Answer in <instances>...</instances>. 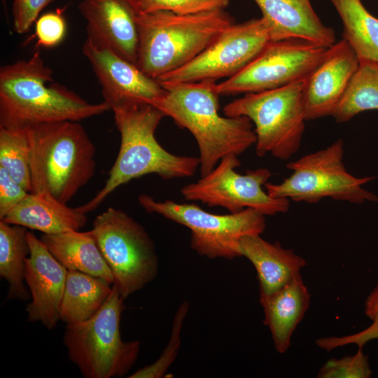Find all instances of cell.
I'll use <instances>...</instances> for the list:
<instances>
[{
    "label": "cell",
    "mask_w": 378,
    "mask_h": 378,
    "mask_svg": "<svg viewBox=\"0 0 378 378\" xmlns=\"http://www.w3.org/2000/svg\"><path fill=\"white\" fill-rule=\"evenodd\" d=\"M111 110L92 104L55 82L52 69L36 51L0 69V127L24 130L62 121H80Z\"/></svg>",
    "instance_id": "obj_1"
},
{
    "label": "cell",
    "mask_w": 378,
    "mask_h": 378,
    "mask_svg": "<svg viewBox=\"0 0 378 378\" xmlns=\"http://www.w3.org/2000/svg\"><path fill=\"white\" fill-rule=\"evenodd\" d=\"M216 84L202 81L162 85L164 94L152 104L192 134L199 148L201 176L211 172L225 156H238L256 141L249 118L219 114Z\"/></svg>",
    "instance_id": "obj_2"
},
{
    "label": "cell",
    "mask_w": 378,
    "mask_h": 378,
    "mask_svg": "<svg viewBox=\"0 0 378 378\" xmlns=\"http://www.w3.org/2000/svg\"><path fill=\"white\" fill-rule=\"evenodd\" d=\"M120 135L117 158L104 187L78 209L88 214L97 209L117 188L150 174L169 180L193 176L200 167L198 158L176 155L157 141L155 131L164 114L144 102H125L113 106Z\"/></svg>",
    "instance_id": "obj_3"
},
{
    "label": "cell",
    "mask_w": 378,
    "mask_h": 378,
    "mask_svg": "<svg viewBox=\"0 0 378 378\" xmlns=\"http://www.w3.org/2000/svg\"><path fill=\"white\" fill-rule=\"evenodd\" d=\"M31 193H48L66 204L93 177L95 148L78 121L26 129Z\"/></svg>",
    "instance_id": "obj_4"
},
{
    "label": "cell",
    "mask_w": 378,
    "mask_h": 378,
    "mask_svg": "<svg viewBox=\"0 0 378 378\" xmlns=\"http://www.w3.org/2000/svg\"><path fill=\"white\" fill-rule=\"evenodd\" d=\"M234 23L224 10L187 15L142 12L136 65L158 80L192 61Z\"/></svg>",
    "instance_id": "obj_5"
},
{
    "label": "cell",
    "mask_w": 378,
    "mask_h": 378,
    "mask_svg": "<svg viewBox=\"0 0 378 378\" xmlns=\"http://www.w3.org/2000/svg\"><path fill=\"white\" fill-rule=\"evenodd\" d=\"M124 300L113 285L93 316L83 322L66 324L64 344L69 360L84 377H121L136 361L140 342H125L121 337Z\"/></svg>",
    "instance_id": "obj_6"
},
{
    "label": "cell",
    "mask_w": 378,
    "mask_h": 378,
    "mask_svg": "<svg viewBox=\"0 0 378 378\" xmlns=\"http://www.w3.org/2000/svg\"><path fill=\"white\" fill-rule=\"evenodd\" d=\"M304 79L286 86L244 94L223 107L225 115L246 116L255 126V153L288 160L299 149L306 120Z\"/></svg>",
    "instance_id": "obj_7"
},
{
    "label": "cell",
    "mask_w": 378,
    "mask_h": 378,
    "mask_svg": "<svg viewBox=\"0 0 378 378\" xmlns=\"http://www.w3.org/2000/svg\"><path fill=\"white\" fill-rule=\"evenodd\" d=\"M344 143L339 139L326 148L306 155L286 164L293 171L280 183L267 182L264 187L273 197L316 203L323 198L361 204L378 202V197L363 186L374 177L357 178L343 163Z\"/></svg>",
    "instance_id": "obj_8"
},
{
    "label": "cell",
    "mask_w": 378,
    "mask_h": 378,
    "mask_svg": "<svg viewBox=\"0 0 378 378\" xmlns=\"http://www.w3.org/2000/svg\"><path fill=\"white\" fill-rule=\"evenodd\" d=\"M91 232L111 270L113 285L125 300L155 278V244L127 214L109 207L95 218Z\"/></svg>",
    "instance_id": "obj_9"
},
{
    "label": "cell",
    "mask_w": 378,
    "mask_h": 378,
    "mask_svg": "<svg viewBox=\"0 0 378 378\" xmlns=\"http://www.w3.org/2000/svg\"><path fill=\"white\" fill-rule=\"evenodd\" d=\"M138 201L148 213L160 214L189 228L192 249L211 259L241 257L239 240L245 236L261 234L266 226L265 216L251 208L238 213L218 215L194 204L160 202L146 194L139 195Z\"/></svg>",
    "instance_id": "obj_10"
},
{
    "label": "cell",
    "mask_w": 378,
    "mask_h": 378,
    "mask_svg": "<svg viewBox=\"0 0 378 378\" xmlns=\"http://www.w3.org/2000/svg\"><path fill=\"white\" fill-rule=\"evenodd\" d=\"M270 41V29L262 18L234 23L192 61L157 80L166 85L230 78L249 64Z\"/></svg>",
    "instance_id": "obj_11"
},
{
    "label": "cell",
    "mask_w": 378,
    "mask_h": 378,
    "mask_svg": "<svg viewBox=\"0 0 378 378\" xmlns=\"http://www.w3.org/2000/svg\"><path fill=\"white\" fill-rule=\"evenodd\" d=\"M239 165L237 155L225 156L211 172L183 186L182 196L186 200L200 201L210 207H223L232 214L247 208L265 216L288 211V199L273 197L262 188L272 176L268 169L248 170L241 175L234 170Z\"/></svg>",
    "instance_id": "obj_12"
},
{
    "label": "cell",
    "mask_w": 378,
    "mask_h": 378,
    "mask_svg": "<svg viewBox=\"0 0 378 378\" xmlns=\"http://www.w3.org/2000/svg\"><path fill=\"white\" fill-rule=\"evenodd\" d=\"M328 48L300 38L270 41L242 71L216 84L219 95L248 94L282 88L305 79Z\"/></svg>",
    "instance_id": "obj_13"
},
{
    "label": "cell",
    "mask_w": 378,
    "mask_h": 378,
    "mask_svg": "<svg viewBox=\"0 0 378 378\" xmlns=\"http://www.w3.org/2000/svg\"><path fill=\"white\" fill-rule=\"evenodd\" d=\"M82 50L101 85L104 102L111 108L130 101L152 104L164 94L157 80L106 47L86 38Z\"/></svg>",
    "instance_id": "obj_14"
},
{
    "label": "cell",
    "mask_w": 378,
    "mask_h": 378,
    "mask_svg": "<svg viewBox=\"0 0 378 378\" xmlns=\"http://www.w3.org/2000/svg\"><path fill=\"white\" fill-rule=\"evenodd\" d=\"M78 10L87 38L136 64L142 13L138 0H83Z\"/></svg>",
    "instance_id": "obj_15"
},
{
    "label": "cell",
    "mask_w": 378,
    "mask_h": 378,
    "mask_svg": "<svg viewBox=\"0 0 378 378\" xmlns=\"http://www.w3.org/2000/svg\"><path fill=\"white\" fill-rule=\"evenodd\" d=\"M358 66V57L344 38L327 48L321 61L304 79L306 120L332 116Z\"/></svg>",
    "instance_id": "obj_16"
},
{
    "label": "cell",
    "mask_w": 378,
    "mask_h": 378,
    "mask_svg": "<svg viewBox=\"0 0 378 378\" xmlns=\"http://www.w3.org/2000/svg\"><path fill=\"white\" fill-rule=\"evenodd\" d=\"M27 238L30 253L26 260L24 281L31 298L26 307L27 320L52 330L60 320L68 270L32 232L27 231Z\"/></svg>",
    "instance_id": "obj_17"
},
{
    "label": "cell",
    "mask_w": 378,
    "mask_h": 378,
    "mask_svg": "<svg viewBox=\"0 0 378 378\" xmlns=\"http://www.w3.org/2000/svg\"><path fill=\"white\" fill-rule=\"evenodd\" d=\"M266 22L272 41L300 38L328 48L336 42L333 29L325 25L310 0H253Z\"/></svg>",
    "instance_id": "obj_18"
},
{
    "label": "cell",
    "mask_w": 378,
    "mask_h": 378,
    "mask_svg": "<svg viewBox=\"0 0 378 378\" xmlns=\"http://www.w3.org/2000/svg\"><path fill=\"white\" fill-rule=\"evenodd\" d=\"M240 256L246 258L254 266L259 281L260 298L279 290L306 265L305 260L279 242L270 243L260 234L248 235L239 241Z\"/></svg>",
    "instance_id": "obj_19"
},
{
    "label": "cell",
    "mask_w": 378,
    "mask_h": 378,
    "mask_svg": "<svg viewBox=\"0 0 378 378\" xmlns=\"http://www.w3.org/2000/svg\"><path fill=\"white\" fill-rule=\"evenodd\" d=\"M1 220L43 234H58L78 231L87 216L78 207L70 208L50 194L29 193Z\"/></svg>",
    "instance_id": "obj_20"
},
{
    "label": "cell",
    "mask_w": 378,
    "mask_h": 378,
    "mask_svg": "<svg viewBox=\"0 0 378 378\" xmlns=\"http://www.w3.org/2000/svg\"><path fill=\"white\" fill-rule=\"evenodd\" d=\"M260 302L265 313L264 324L270 330L274 346L279 353L284 354L309 306L310 295L300 273L272 294L260 297Z\"/></svg>",
    "instance_id": "obj_21"
},
{
    "label": "cell",
    "mask_w": 378,
    "mask_h": 378,
    "mask_svg": "<svg viewBox=\"0 0 378 378\" xmlns=\"http://www.w3.org/2000/svg\"><path fill=\"white\" fill-rule=\"evenodd\" d=\"M41 241L67 270H76L113 284V276L91 230L43 234Z\"/></svg>",
    "instance_id": "obj_22"
},
{
    "label": "cell",
    "mask_w": 378,
    "mask_h": 378,
    "mask_svg": "<svg viewBox=\"0 0 378 378\" xmlns=\"http://www.w3.org/2000/svg\"><path fill=\"white\" fill-rule=\"evenodd\" d=\"M104 279L76 270H68L60 305V320L66 324L93 316L108 297L112 287Z\"/></svg>",
    "instance_id": "obj_23"
},
{
    "label": "cell",
    "mask_w": 378,
    "mask_h": 378,
    "mask_svg": "<svg viewBox=\"0 0 378 378\" xmlns=\"http://www.w3.org/2000/svg\"><path fill=\"white\" fill-rule=\"evenodd\" d=\"M27 228L0 221V276L8 285L7 299H29L25 286L26 260L30 253Z\"/></svg>",
    "instance_id": "obj_24"
},
{
    "label": "cell",
    "mask_w": 378,
    "mask_h": 378,
    "mask_svg": "<svg viewBox=\"0 0 378 378\" xmlns=\"http://www.w3.org/2000/svg\"><path fill=\"white\" fill-rule=\"evenodd\" d=\"M343 24L342 36L360 60L378 62V18L361 0H329Z\"/></svg>",
    "instance_id": "obj_25"
},
{
    "label": "cell",
    "mask_w": 378,
    "mask_h": 378,
    "mask_svg": "<svg viewBox=\"0 0 378 378\" xmlns=\"http://www.w3.org/2000/svg\"><path fill=\"white\" fill-rule=\"evenodd\" d=\"M370 110H378V62L360 60L332 117L337 122H345Z\"/></svg>",
    "instance_id": "obj_26"
},
{
    "label": "cell",
    "mask_w": 378,
    "mask_h": 378,
    "mask_svg": "<svg viewBox=\"0 0 378 378\" xmlns=\"http://www.w3.org/2000/svg\"><path fill=\"white\" fill-rule=\"evenodd\" d=\"M30 150L26 129L12 130L0 127V166L31 193Z\"/></svg>",
    "instance_id": "obj_27"
},
{
    "label": "cell",
    "mask_w": 378,
    "mask_h": 378,
    "mask_svg": "<svg viewBox=\"0 0 378 378\" xmlns=\"http://www.w3.org/2000/svg\"><path fill=\"white\" fill-rule=\"evenodd\" d=\"M188 303L183 302L178 307L173 321L170 340L160 358L153 363L141 368L130 378H160L165 374L178 354L180 346V334L183 323L188 311Z\"/></svg>",
    "instance_id": "obj_28"
},
{
    "label": "cell",
    "mask_w": 378,
    "mask_h": 378,
    "mask_svg": "<svg viewBox=\"0 0 378 378\" xmlns=\"http://www.w3.org/2000/svg\"><path fill=\"white\" fill-rule=\"evenodd\" d=\"M232 0H138L144 13L170 11L176 14H194L224 10Z\"/></svg>",
    "instance_id": "obj_29"
},
{
    "label": "cell",
    "mask_w": 378,
    "mask_h": 378,
    "mask_svg": "<svg viewBox=\"0 0 378 378\" xmlns=\"http://www.w3.org/2000/svg\"><path fill=\"white\" fill-rule=\"evenodd\" d=\"M372 371L368 356L359 349L353 356L331 358L321 368L318 378H369Z\"/></svg>",
    "instance_id": "obj_30"
},
{
    "label": "cell",
    "mask_w": 378,
    "mask_h": 378,
    "mask_svg": "<svg viewBox=\"0 0 378 378\" xmlns=\"http://www.w3.org/2000/svg\"><path fill=\"white\" fill-rule=\"evenodd\" d=\"M35 23L38 45L45 48H53L64 39L66 25L65 20L59 12L45 13L38 18Z\"/></svg>",
    "instance_id": "obj_31"
},
{
    "label": "cell",
    "mask_w": 378,
    "mask_h": 378,
    "mask_svg": "<svg viewBox=\"0 0 378 378\" xmlns=\"http://www.w3.org/2000/svg\"><path fill=\"white\" fill-rule=\"evenodd\" d=\"M55 0H13V29L18 34L27 33L36 22L41 11Z\"/></svg>",
    "instance_id": "obj_32"
},
{
    "label": "cell",
    "mask_w": 378,
    "mask_h": 378,
    "mask_svg": "<svg viewBox=\"0 0 378 378\" xmlns=\"http://www.w3.org/2000/svg\"><path fill=\"white\" fill-rule=\"evenodd\" d=\"M29 193L4 167L0 166V220L13 209Z\"/></svg>",
    "instance_id": "obj_33"
},
{
    "label": "cell",
    "mask_w": 378,
    "mask_h": 378,
    "mask_svg": "<svg viewBox=\"0 0 378 378\" xmlns=\"http://www.w3.org/2000/svg\"><path fill=\"white\" fill-rule=\"evenodd\" d=\"M374 339H378V330L368 332L363 330L351 335L319 338L316 343L326 351L350 344H357L361 349L366 342Z\"/></svg>",
    "instance_id": "obj_34"
},
{
    "label": "cell",
    "mask_w": 378,
    "mask_h": 378,
    "mask_svg": "<svg viewBox=\"0 0 378 378\" xmlns=\"http://www.w3.org/2000/svg\"><path fill=\"white\" fill-rule=\"evenodd\" d=\"M365 314L372 321L365 331L378 330V285L371 291L365 302Z\"/></svg>",
    "instance_id": "obj_35"
}]
</instances>
